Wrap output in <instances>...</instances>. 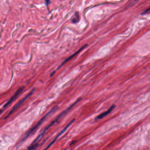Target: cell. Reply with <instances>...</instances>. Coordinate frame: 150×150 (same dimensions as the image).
Wrapping results in <instances>:
<instances>
[{
    "label": "cell",
    "mask_w": 150,
    "mask_h": 150,
    "mask_svg": "<svg viewBox=\"0 0 150 150\" xmlns=\"http://www.w3.org/2000/svg\"><path fill=\"white\" fill-rule=\"evenodd\" d=\"M58 107L57 106H56V107H54V108H53V109H52L46 115H44V116L43 117V118H42L40 119V120L38 122L37 124L35 125V126H34L33 127H32V128L31 129L30 131L27 133V134L26 135L25 137H24L23 140L25 139H26V138L29 137V136H30L31 134H32V133H33L34 132L36 131V130L38 129V128L39 126H40V125H41L42 123H43V122L45 120L46 118L48 116V115H49L50 114H51L55 110H56L58 108Z\"/></svg>",
    "instance_id": "obj_1"
},
{
    "label": "cell",
    "mask_w": 150,
    "mask_h": 150,
    "mask_svg": "<svg viewBox=\"0 0 150 150\" xmlns=\"http://www.w3.org/2000/svg\"><path fill=\"white\" fill-rule=\"evenodd\" d=\"M81 99V98H79V99H77L73 104L71 105L69 107H68V108H67L66 109H65V110L63 112H62L60 114H59V115L57 116V117L51 123H50V124L48 125V126H47V127L45 129H44V131L45 132L46 131H47L49 128H50L53 124H54L55 123H56L57 122H58V121L59 120V119H60L63 116H64L66 114H67V113L68 112L70 111V110H71V109L72 108V107H73L75 106V105H76L78 102H79L80 101Z\"/></svg>",
    "instance_id": "obj_2"
},
{
    "label": "cell",
    "mask_w": 150,
    "mask_h": 150,
    "mask_svg": "<svg viewBox=\"0 0 150 150\" xmlns=\"http://www.w3.org/2000/svg\"><path fill=\"white\" fill-rule=\"evenodd\" d=\"M34 91H35L34 90H32L31 92H30L29 94H27V95L25 97H24L23 98H22L19 102H18V103L14 106V107L12 108V109L10 111V112L8 113V115L6 116L5 118H8L9 116H10L11 114H12V113L13 112L15 111H16L21 105H22L27 99H28L30 96H31L32 94H33V93L34 92Z\"/></svg>",
    "instance_id": "obj_3"
},
{
    "label": "cell",
    "mask_w": 150,
    "mask_h": 150,
    "mask_svg": "<svg viewBox=\"0 0 150 150\" xmlns=\"http://www.w3.org/2000/svg\"><path fill=\"white\" fill-rule=\"evenodd\" d=\"M24 88V86H21V87H20L18 90V91H16V92L11 97V98L9 99V100L8 101V102H7L5 105H4V106H3V108H6V107H8V105H9L11 104V103H12V102H13L14 101L18 96L21 93V92L23 91Z\"/></svg>",
    "instance_id": "obj_4"
},
{
    "label": "cell",
    "mask_w": 150,
    "mask_h": 150,
    "mask_svg": "<svg viewBox=\"0 0 150 150\" xmlns=\"http://www.w3.org/2000/svg\"><path fill=\"white\" fill-rule=\"evenodd\" d=\"M75 119H73V120L71 121L70 122V123H69V124L67 125V126H65V127H64V128L62 130V131L59 133V134L58 135V136H57V137H56L55 138H54V140L52 141L51 143H50V144L48 145V147H47L45 149V150H47V149H48V148H49V147H50L51 146H52V145H53V144H54V142H55V141L59 137H60V136H61V135L62 134H63V133H64V132L65 131L67 130L68 128H69V127H70V126L72 124V123H74V122L75 121Z\"/></svg>",
    "instance_id": "obj_5"
},
{
    "label": "cell",
    "mask_w": 150,
    "mask_h": 150,
    "mask_svg": "<svg viewBox=\"0 0 150 150\" xmlns=\"http://www.w3.org/2000/svg\"><path fill=\"white\" fill-rule=\"evenodd\" d=\"M87 46V44L83 46V47H82L78 50V51L75 52L74 54H73L71 56L69 57L68 59H67L66 60H65L64 61V62H63L62 63V64H61V65L59 67V69L61 66H62L63 65L65 64L66 63H67V62H69L70 60H71V59H72V58H74L75 56H76L77 54H79V53H80L81 51H83L84 49H85V48H86V47Z\"/></svg>",
    "instance_id": "obj_6"
},
{
    "label": "cell",
    "mask_w": 150,
    "mask_h": 150,
    "mask_svg": "<svg viewBox=\"0 0 150 150\" xmlns=\"http://www.w3.org/2000/svg\"><path fill=\"white\" fill-rule=\"evenodd\" d=\"M115 107V105H113L107 111H106V112H104L102 113L101 114L98 115L96 118V119L98 120V119H102V118H104L106 116H107V115H108L109 113L111 112H112V111L114 109Z\"/></svg>",
    "instance_id": "obj_7"
},
{
    "label": "cell",
    "mask_w": 150,
    "mask_h": 150,
    "mask_svg": "<svg viewBox=\"0 0 150 150\" xmlns=\"http://www.w3.org/2000/svg\"><path fill=\"white\" fill-rule=\"evenodd\" d=\"M80 13L78 11L75 12L73 16H72L71 19V21L73 23H77L80 21Z\"/></svg>",
    "instance_id": "obj_8"
},
{
    "label": "cell",
    "mask_w": 150,
    "mask_h": 150,
    "mask_svg": "<svg viewBox=\"0 0 150 150\" xmlns=\"http://www.w3.org/2000/svg\"><path fill=\"white\" fill-rule=\"evenodd\" d=\"M51 0H45V3L47 6H48L49 4H51Z\"/></svg>",
    "instance_id": "obj_9"
},
{
    "label": "cell",
    "mask_w": 150,
    "mask_h": 150,
    "mask_svg": "<svg viewBox=\"0 0 150 150\" xmlns=\"http://www.w3.org/2000/svg\"><path fill=\"white\" fill-rule=\"evenodd\" d=\"M149 11H150V7H149L148 8H147V9H146V10L143 13V14H145L147 13V12H148Z\"/></svg>",
    "instance_id": "obj_10"
},
{
    "label": "cell",
    "mask_w": 150,
    "mask_h": 150,
    "mask_svg": "<svg viewBox=\"0 0 150 150\" xmlns=\"http://www.w3.org/2000/svg\"><path fill=\"white\" fill-rule=\"evenodd\" d=\"M3 110L2 109H0V115L3 112Z\"/></svg>",
    "instance_id": "obj_11"
}]
</instances>
